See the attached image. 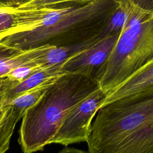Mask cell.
<instances>
[{"instance_id": "6da1fadb", "label": "cell", "mask_w": 153, "mask_h": 153, "mask_svg": "<svg viewBox=\"0 0 153 153\" xmlns=\"http://www.w3.org/2000/svg\"><path fill=\"white\" fill-rule=\"evenodd\" d=\"M97 113L90 153H153V91L118 99Z\"/></svg>"}, {"instance_id": "7a4b0ae2", "label": "cell", "mask_w": 153, "mask_h": 153, "mask_svg": "<svg viewBox=\"0 0 153 153\" xmlns=\"http://www.w3.org/2000/svg\"><path fill=\"white\" fill-rule=\"evenodd\" d=\"M115 7V0H96L84 5L16 8L17 27L0 37L5 45L21 50L66 45L65 38L83 24Z\"/></svg>"}, {"instance_id": "3957f363", "label": "cell", "mask_w": 153, "mask_h": 153, "mask_svg": "<svg viewBox=\"0 0 153 153\" xmlns=\"http://www.w3.org/2000/svg\"><path fill=\"white\" fill-rule=\"evenodd\" d=\"M99 88L97 80L78 73L55 81L22 118L19 143L23 152L34 153L50 144L70 110Z\"/></svg>"}, {"instance_id": "277c9868", "label": "cell", "mask_w": 153, "mask_h": 153, "mask_svg": "<svg viewBox=\"0 0 153 153\" xmlns=\"http://www.w3.org/2000/svg\"><path fill=\"white\" fill-rule=\"evenodd\" d=\"M153 58V15L123 28L99 81L106 95Z\"/></svg>"}, {"instance_id": "5b68a950", "label": "cell", "mask_w": 153, "mask_h": 153, "mask_svg": "<svg viewBox=\"0 0 153 153\" xmlns=\"http://www.w3.org/2000/svg\"><path fill=\"white\" fill-rule=\"evenodd\" d=\"M106 94L100 88L74 106L68 113L50 143L69 145L87 142L92 120Z\"/></svg>"}, {"instance_id": "8992f818", "label": "cell", "mask_w": 153, "mask_h": 153, "mask_svg": "<svg viewBox=\"0 0 153 153\" xmlns=\"http://www.w3.org/2000/svg\"><path fill=\"white\" fill-rule=\"evenodd\" d=\"M120 33L99 38L88 48L73 57L64 65L67 73L85 75L98 81L104 66L115 47Z\"/></svg>"}, {"instance_id": "52a82bcc", "label": "cell", "mask_w": 153, "mask_h": 153, "mask_svg": "<svg viewBox=\"0 0 153 153\" xmlns=\"http://www.w3.org/2000/svg\"><path fill=\"white\" fill-rule=\"evenodd\" d=\"M153 91V58L108 94L101 107L124 97Z\"/></svg>"}, {"instance_id": "ba28073f", "label": "cell", "mask_w": 153, "mask_h": 153, "mask_svg": "<svg viewBox=\"0 0 153 153\" xmlns=\"http://www.w3.org/2000/svg\"><path fill=\"white\" fill-rule=\"evenodd\" d=\"M65 63L43 66L16 86L1 94V103L8 105L14 99L27 91L42 85L52 84L59 78L68 74L64 69Z\"/></svg>"}, {"instance_id": "9c48e42d", "label": "cell", "mask_w": 153, "mask_h": 153, "mask_svg": "<svg viewBox=\"0 0 153 153\" xmlns=\"http://www.w3.org/2000/svg\"><path fill=\"white\" fill-rule=\"evenodd\" d=\"M49 46L23 51L7 46L0 39V78L7 77L19 66L33 62L41 64V58Z\"/></svg>"}, {"instance_id": "30bf717a", "label": "cell", "mask_w": 153, "mask_h": 153, "mask_svg": "<svg viewBox=\"0 0 153 153\" xmlns=\"http://www.w3.org/2000/svg\"><path fill=\"white\" fill-rule=\"evenodd\" d=\"M139 5L134 0H115V7L112 14L108 25L98 35V38L120 32L127 19Z\"/></svg>"}, {"instance_id": "8fae6325", "label": "cell", "mask_w": 153, "mask_h": 153, "mask_svg": "<svg viewBox=\"0 0 153 153\" xmlns=\"http://www.w3.org/2000/svg\"><path fill=\"white\" fill-rule=\"evenodd\" d=\"M20 120L13 106L2 104L0 98V153H5L9 149L16 125Z\"/></svg>"}, {"instance_id": "7c38bea8", "label": "cell", "mask_w": 153, "mask_h": 153, "mask_svg": "<svg viewBox=\"0 0 153 153\" xmlns=\"http://www.w3.org/2000/svg\"><path fill=\"white\" fill-rule=\"evenodd\" d=\"M51 85H42L27 91L14 99L9 103L13 106L20 120L26 112L42 97Z\"/></svg>"}, {"instance_id": "4fadbf2b", "label": "cell", "mask_w": 153, "mask_h": 153, "mask_svg": "<svg viewBox=\"0 0 153 153\" xmlns=\"http://www.w3.org/2000/svg\"><path fill=\"white\" fill-rule=\"evenodd\" d=\"M96 0H30L17 8H51L69 5H84Z\"/></svg>"}, {"instance_id": "5bb4252c", "label": "cell", "mask_w": 153, "mask_h": 153, "mask_svg": "<svg viewBox=\"0 0 153 153\" xmlns=\"http://www.w3.org/2000/svg\"><path fill=\"white\" fill-rule=\"evenodd\" d=\"M17 25L16 8H0V36L15 29Z\"/></svg>"}, {"instance_id": "9a60e30c", "label": "cell", "mask_w": 153, "mask_h": 153, "mask_svg": "<svg viewBox=\"0 0 153 153\" xmlns=\"http://www.w3.org/2000/svg\"><path fill=\"white\" fill-rule=\"evenodd\" d=\"M30 0H0V8H19Z\"/></svg>"}, {"instance_id": "2e32d148", "label": "cell", "mask_w": 153, "mask_h": 153, "mask_svg": "<svg viewBox=\"0 0 153 153\" xmlns=\"http://www.w3.org/2000/svg\"><path fill=\"white\" fill-rule=\"evenodd\" d=\"M59 153H90V152L88 151L78 149L77 148L66 146L65 148L62 149Z\"/></svg>"}, {"instance_id": "e0dca14e", "label": "cell", "mask_w": 153, "mask_h": 153, "mask_svg": "<svg viewBox=\"0 0 153 153\" xmlns=\"http://www.w3.org/2000/svg\"><path fill=\"white\" fill-rule=\"evenodd\" d=\"M4 78H0V94L2 92V85H3V82H4Z\"/></svg>"}]
</instances>
